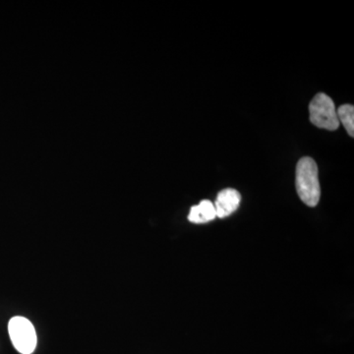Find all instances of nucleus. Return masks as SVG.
I'll list each match as a JSON object with an SVG mask.
<instances>
[{"label":"nucleus","instance_id":"obj_1","mask_svg":"<svg viewBox=\"0 0 354 354\" xmlns=\"http://www.w3.org/2000/svg\"><path fill=\"white\" fill-rule=\"evenodd\" d=\"M298 196L309 207H315L320 201L321 188L319 183L318 167L315 160L309 157L300 158L297 167L295 180Z\"/></svg>","mask_w":354,"mask_h":354},{"label":"nucleus","instance_id":"obj_2","mask_svg":"<svg viewBox=\"0 0 354 354\" xmlns=\"http://www.w3.org/2000/svg\"><path fill=\"white\" fill-rule=\"evenodd\" d=\"M310 121L315 127L334 131L339 127L334 102L329 95L317 94L309 104Z\"/></svg>","mask_w":354,"mask_h":354},{"label":"nucleus","instance_id":"obj_3","mask_svg":"<svg viewBox=\"0 0 354 354\" xmlns=\"http://www.w3.org/2000/svg\"><path fill=\"white\" fill-rule=\"evenodd\" d=\"M8 333L14 348L21 354H32L37 346L34 326L24 317H13L8 324Z\"/></svg>","mask_w":354,"mask_h":354},{"label":"nucleus","instance_id":"obj_4","mask_svg":"<svg viewBox=\"0 0 354 354\" xmlns=\"http://www.w3.org/2000/svg\"><path fill=\"white\" fill-rule=\"evenodd\" d=\"M241 202V195L239 191L227 188L221 190L216 196L215 209L216 216L220 218H227L232 215L237 209Z\"/></svg>","mask_w":354,"mask_h":354},{"label":"nucleus","instance_id":"obj_5","mask_svg":"<svg viewBox=\"0 0 354 354\" xmlns=\"http://www.w3.org/2000/svg\"><path fill=\"white\" fill-rule=\"evenodd\" d=\"M216 218L215 205L209 200H203L197 206H193L188 216V220L193 223H206Z\"/></svg>","mask_w":354,"mask_h":354},{"label":"nucleus","instance_id":"obj_6","mask_svg":"<svg viewBox=\"0 0 354 354\" xmlns=\"http://www.w3.org/2000/svg\"><path fill=\"white\" fill-rule=\"evenodd\" d=\"M339 123H342L351 137L354 136V108L351 104H344L337 111Z\"/></svg>","mask_w":354,"mask_h":354}]
</instances>
